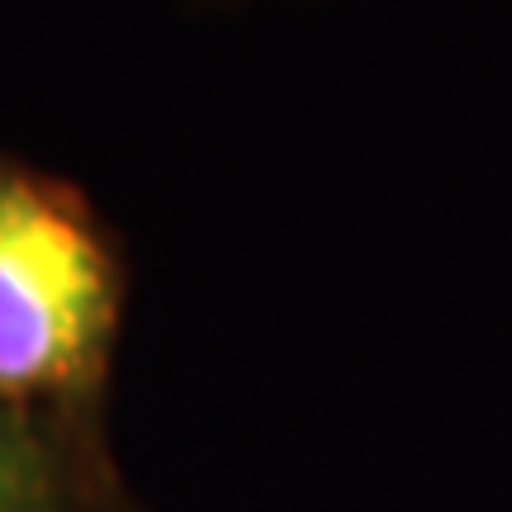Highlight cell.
Returning a JSON list of instances; mask_svg holds the SVG:
<instances>
[{
	"mask_svg": "<svg viewBox=\"0 0 512 512\" xmlns=\"http://www.w3.org/2000/svg\"><path fill=\"white\" fill-rule=\"evenodd\" d=\"M124 275L62 181L0 162V399L86 403L119 337Z\"/></svg>",
	"mask_w": 512,
	"mask_h": 512,
	"instance_id": "obj_1",
	"label": "cell"
},
{
	"mask_svg": "<svg viewBox=\"0 0 512 512\" xmlns=\"http://www.w3.org/2000/svg\"><path fill=\"white\" fill-rule=\"evenodd\" d=\"M0 512H95V475L38 408L0 399Z\"/></svg>",
	"mask_w": 512,
	"mask_h": 512,
	"instance_id": "obj_2",
	"label": "cell"
}]
</instances>
